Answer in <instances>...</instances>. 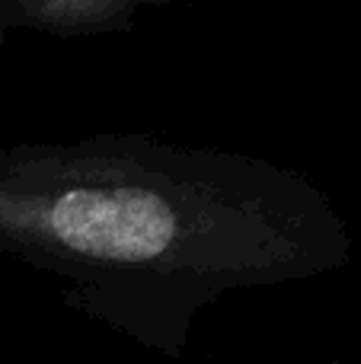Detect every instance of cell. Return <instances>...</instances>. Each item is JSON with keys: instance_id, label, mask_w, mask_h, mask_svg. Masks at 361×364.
<instances>
[{"instance_id": "6da1fadb", "label": "cell", "mask_w": 361, "mask_h": 364, "mask_svg": "<svg viewBox=\"0 0 361 364\" xmlns=\"http://www.w3.org/2000/svg\"><path fill=\"white\" fill-rule=\"evenodd\" d=\"M0 252L64 304L179 358L230 291L320 278L352 259L343 214L304 173L147 134L0 147Z\"/></svg>"}, {"instance_id": "7a4b0ae2", "label": "cell", "mask_w": 361, "mask_h": 364, "mask_svg": "<svg viewBox=\"0 0 361 364\" xmlns=\"http://www.w3.org/2000/svg\"><path fill=\"white\" fill-rule=\"evenodd\" d=\"M176 0H0V38L42 32L55 38H90L131 32L141 13Z\"/></svg>"}]
</instances>
